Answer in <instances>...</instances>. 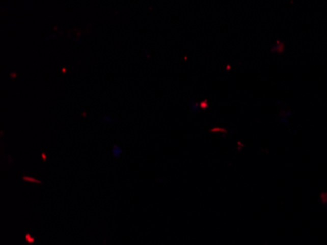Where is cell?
Instances as JSON below:
<instances>
[{"mask_svg":"<svg viewBox=\"0 0 327 245\" xmlns=\"http://www.w3.org/2000/svg\"><path fill=\"white\" fill-rule=\"evenodd\" d=\"M25 240L28 243H30V245L34 244L36 242V238L34 236H32L30 233L25 234Z\"/></svg>","mask_w":327,"mask_h":245,"instance_id":"6da1fadb","label":"cell"},{"mask_svg":"<svg viewBox=\"0 0 327 245\" xmlns=\"http://www.w3.org/2000/svg\"><path fill=\"white\" fill-rule=\"evenodd\" d=\"M23 180L25 181H29V182L38 183V184H40V183H41V181H39V180H37V179H35V178H32V177H26V176L23 177Z\"/></svg>","mask_w":327,"mask_h":245,"instance_id":"7a4b0ae2","label":"cell"},{"mask_svg":"<svg viewBox=\"0 0 327 245\" xmlns=\"http://www.w3.org/2000/svg\"><path fill=\"white\" fill-rule=\"evenodd\" d=\"M113 151L114 154H116L114 155V156H116V157H119V155H120V153L122 152V150H121V149H120V148L118 147V145H115V146H114Z\"/></svg>","mask_w":327,"mask_h":245,"instance_id":"3957f363","label":"cell"},{"mask_svg":"<svg viewBox=\"0 0 327 245\" xmlns=\"http://www.w3.org/2000/svg\"><path fill=\"white\" fill-rule=\"evenodd\" d=\"M42 158H43V161H46V155L44 153H42Z\"/></svg>","mask_w":327,"mask_h":245,"instance_id":"277c9868","label":"cell"}]
</instances>
